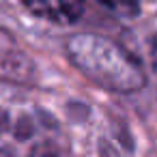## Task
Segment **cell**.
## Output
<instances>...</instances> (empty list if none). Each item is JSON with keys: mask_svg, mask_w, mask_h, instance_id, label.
<instances>
[{"mask_svg": "<svg viewBox=\"0 0 157 157\" xmlns=\"http://www.w3.org/2000/svg\"><path fill=\"white\" fill-rule=\"evenodd\" d=\"M35 75L33 58L22 50L15 35L0 26V80L28 84Z\"/></svg>", "mask_w": 157, "mask_h": 157, "instance_id": "cell-2", "label": "cell"}, {"mask_svg": "<svg viewBox=\"0 0 157 157\" xmlns=\"http://www.w3.org/2000/svg\"><path fill=\"white\" fill-rule=\"evenodd\" d=\"M97 2L121 20H133L140 13V0H97Z\"/></svg>", "mask_w": 157, "mask_h": 157, "instance_id": "cell-4", "label": "cell"}, {"mask_svg": "<svg viewBox=\"0 0 157 157\" xmlns=\"http://www.w3.org/2000/svg\"><path fill=\"white\" fill-rule=\"evenodd\" d=\"M65 54L82 75L105 90L136 93L146 82L140 63L105 37L71 35L65 43Z\"/></svg>", "mask_w": 157, "mask_h": 157, "instance_id": "cell-1", "label": "cell"}, {"mask_svg": "<svg viewBox=\"0 0 157 157\" xmlns=\"http://www.w3.org/2000/svg\"><path fill=\"white\" fill-rule=\"evenodd\" d=\"M26 11L52 24H73L84 13V0H22Z\"/></svg>", "mask_w": 157, "mask_h": 157, "instance_id": "cell-3", "label": "cell"}]
</instances>
